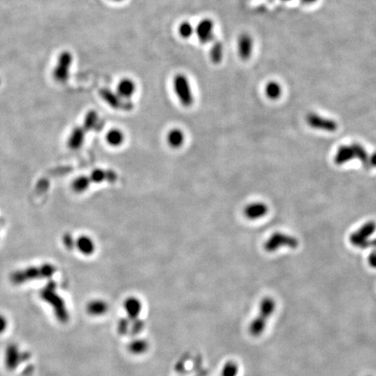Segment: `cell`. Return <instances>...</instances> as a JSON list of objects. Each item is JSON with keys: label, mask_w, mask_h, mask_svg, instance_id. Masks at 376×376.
I'll return each instance as SVG.
<instances>
[{"label": "cell", "mask_w": 376, "mask_h": 376, "mask_svg": "<svg viewBox=\"0 0 376 376\" xmlns=\"http://www.w3.org/2000/svg\"><path fill=\"white\" fill-rule=\"evenodd\" d=\"M298 246L299 241L294 236L282 233H274L264 244V249L266 250L267 253H274L279 248H281L283 246L295 249L297 248Z\"/></svg>", "instance_id": "5b68a950"}, {"label": "cell", "mask_w": 376, "mask_h": 376, "mask_svg": "<svg viewBox=\"0 0 376 376\" xmlns=\"http://www.w3.org/2000/svg\"><path fill=\"white\" fill-rule=\"evenodd\" d=\"M173 86L175 94L184 107H191L193 104V94L191 83L188 76L183 73H177L173 79Z\"/></svg>", "instance_id": "277c9868"}, {"label": "cell", "mask_w": 376, "mask_h": 376, "mask_svg": "<svg viewBox=\"0 0 376 376\" xmlns=\"http://www.w3.org/2000/svg\"><path fill=\"white\" fill-rule=\"evenodd\" d=\"M148 349V342L145 340H135L129 345V350L135 355H141L147 351Z\"/></svg>", "instance_id": "4316f807"}, {"label": "cell", "mask_w": 376, "mask_h": 376, "mask_svg": "<svg viewBox=\"0 0 376 376\" xmlns=\"http://www.w3.org/2000/svg\"><path fill=\"white\" fill-rule=\"evenodd\" d=\"M283 1H290V0H283Z\"/></svg>", "instance_id": "74e56055"}, {"label": "cell", "mask_w": 376, "mask_h": 376, "mask_svg": "<svg viewBox=\"0 0 376 376\" xmlns=\"http://www.w3.org/2000/svg\"><path fill=\"white\" fill-rule=\"evenodd\" d=\"M40 297L43 301L51 306L55 317L60 323L65 324L69 321V313L64 299L57 292V286L53 281L46 284L41 291Z\"/></svg>", "instance_id": "6da1fadb"}, {"label": "cell", "mask_w": 376, "mask_h": 376, "mask_svg": "<svg viewBox=\"0 0 376 376\" xmlns=\"http://www.w3.org/2000/svg\"><path fill=\"white\" fill-rule=\"evenodd\" d=\"M113 1H115V2H120V1H122V0H113Z\"/></svg>", "instance_id": "d590c367"}, {"label": "cell", "mask_w": 376, "mask_h": 376, "mask_svg": "<svg viewBox=\"0 0 376 376\" xmlns=\"http://www.w3.org/2000/svg\"><path fill=\"white\" fill-rule=\"evenodd\" d=\"M99 94L101 96V98L114 109L131 111L134 108L133 103L129 101L128 99L121 98L118 93H113L111 90L106 89V88L101 89L99 92Z\"/></svg>", "instance_id": "ba28073f"}, {"label": "cell", "mask_w": 376, "mask_h": 376, "mask_svg": "<svg viewBox=\"0 0 376 376\" xmlns=\"http://www.w3.org/2000/svg\"><path fill=\"white\" fill-rule=\"evenodd\" d=\"M268 212V206L262 202H254L246 205L244 209V215L251 220L261 219L267 215Z\"/></svg>", "instance_id": "4fadbf2b"}, {"label": "cell", "mask_w": 376, "mask_h": 376, "mask_svg": "<svg viewBox=\"0 0 376 376\" xmlns=\"http://www.w3.org/2000/svg\"><path fill=\"white\" fill-rule=\"evenodd\" d=\"M238 371H239L238 364L233 361H230L225 364V366L223 367L221 376H236L238 374Z\"/></svg>", "instance_id": "f1b7e54d"}, {"label": "cell", "mask_w": 376, "mask_h": 376, "mask_svg": "<svg viewBox=\"0 0 376 376\" xmlns=\"http://www.w3.org/2000/svg\"><path fill=\"white\" fill-rule=\"evenodd\" d=\"M76 246L84 255H92L95 251L94 241L87 235L79 236L76 241Z\"/></svg>", "instance_id": "d6986e66"}, {"label": "cell", "mask_w": 376, "mask_h": 376, "mask_svg": "<svg viewBox=\"0 0 376 376\" xmlns=\"http://www.w3.org/2000/svg\"><path fill=\"white\" fill-rule=\"evenodd\" d=\"M276 308V302L269 296L263 298L260 301L259 314L253 322L250 323L248 331L253 337H260L267 328V322L271 316L274 315Z\"/></svg>", "instance_id": "7a4b0ae2"}, {"label": "cell", "mask_w": 376, "mask_h": 376, "mask_svg": "<svg viewBox=\"0 0 376 376\" xmlns=\"http://www.w3.org/2000/svg\"><path fill=\"white\" fill-rule=\"evenodd\" d=\"M195 34L202 45L208 44L214 38V23L211 18H203L195 27Z\"/></svg>", "instance_id": "30bf717a"}, {"label": "cell", "mask_w": 376, "mask_h": 376, "mask_svg": "<svg viewBox=\"0 0 376 376\" xmlns=\"http://www.w3.org/2000/svg\"><path fill=\"white\" fill-rule=\"evenodd\" d=\"M8 327V321L3 315H0V334L5 331Z\"/></svg>", "instance_id": "1f68e13d"}, {"label": "cell", "mask_w": 376, "mask_h": 376, "mask_svg": "<svg viewBox=\"0 0 376 376\" xmlns=\"http://www.w3.org/2000/svg\"><path fill=\"white\" fill-rule=\"evenodd\" d=\"M136 84L133 79L125 78L121 79L117 86L116 93L125 99H130L136 93Z\"/></svg>", "instance_id": "9a60e30c"}, {"label": "cell", "mask_w": 376, "mask_h": 376, "mask_svg": "<svg viewBox=\"0 0 376 376\" xmlns=\"http://www.w3.org/2000/svg\"><path fill=\"white\" fill-rule=\"evenodd\" d=\"M209 56H210V59L214 64H219L222 61L223 56H224V46L221 42L216 41L212 44V47L210 49Z\"/></svg>", "instance_id": "cb8c5ba5"}, {"label": "cell", "mask_w": 376, "mask_h": 376, "mask_svg": "<svg viewBox=\"0 0 376 376\" xmlns=\"http://www.w3.org/2000/svg\"><path fill=\"white\" fill-rule=\"evenodd\" d=\"M354 154H355V159L359 160L363 163L364 168L369 169V161H370V155L367 153L366 149L358 143L351 144Z\"/></svg>", "instance_id": "603a6c76"}, {"label": "cell", "mask_w": 376, "mask_h": 376, "mask_svg": "<svg viewBox=\"0 0 376 376\" xmlns=\"http://www.w3.org/2000/svg\"><path fill=\"white\" fill-rule=\"evenodd\" d=\"M369 264L371 267L376 268V250H374L369 256Z\"/></svg>", "instance_id": "d6a6232c"}, {"label": "cell", "mask_w": 376, "mask_h": 376, "mask_svg": "<svg viewBox=\"0 0 376 376\" xmlns=\"http://www.w3.org/2000/svg\"><path fill=\"white\" fill-rule=\"evenodd\" d=\"M168 143L172 148L178 149L182 147V145L185 142V135L184 133L179 128H174L169 131L168 134Z\"/></svg>", "instance_id": "ffe728a7"}, {"label": "cell", "mask_w": 376, "mask_h": 376, "mask_svg": "<svg viewBox=\"0 0 376 376\" xmlns=\"http://www.w3.org/2000/svg\"><path fill=\"white\" fill-rule=\"evenodd\" d=\"M98 121H99V116L95 111H90L86 115L84 127L86 128V131L92 130L93 127H96Z\"/></svg>", "instance_id": "83f0119b"}, {"label": "cell", "mask_w": 376, "mask_h": 376, "mask_svg": "<svg viewBox=\"0 0 376 376\" xmlns=\"http://www.w3.org/2000/svg\"><path fill=\"white\" fill-rule=\"evenodd\" d=\"M86 129L85 127H77L72 132V136L69 139V147L73 149H78L82 145Z\"/></svg>", "instance_id": "44dd1931"}, {"label": "cell", "mask_w": 376, "mask_h": 376, "mask_svg": "<svg viewBox=\"0 0 376 376\" xmlns=\"http://www.w3.org/2000/svg\"><path fill=\"white\" fill-rule=\"evenodd\" d=\"M90 185L91 183H90L89 179L88 177L84 176V177L77 179L75 182H73V189L78 192H82L86 191V189L89 188Z\"/></svg>", "instance_id": "f546056e"}, {"label": "cell", "mask_w": 376, "mask_h": 376, "mask_svg": "<svg viewBox=\"0 0 376 376\" xmlns=\"http://www.w3.org/2000/svg\"><path fill=\"white\" fill-rule=\"evenodd\" d=\"M86 309L87 314L91 316H101L106 315L109 309V306L106 301L103 300H93L87 303Z\"/></svg>", "instance_id": "e0dca14e"}, {"label": "cell", "mask_w": 376, "mask_h": 376, "mask_svg": "<svg viewBox=\"0 0 376 376\" xmlns=\"http://www.w3.org/2000/svg\"><path fill=\"white\" fill-rule=\"evenodd\" d=\"M307 123L309 127L317 130L326 131V132H335L338 128V125L335 120L321 116L317 113H308L306 118Z\"/></svg>", "instance_id": "8fae6325"}, {"label": "cell", "mask_w": 376, "mask_h": 376, "mask_svg": "<svg viewBox=\"0 0 376 376\" xmlns=\"http://www.w3.org/2000/svg\"><path fill=\"white\" fill-rule=\"evenodd\" d=\"M30 358L27 352H21L17 344L11 343L7 346L4 352V365L7 370L12 371L17 369L20 363Z\"/></svg>", "instance_id": "8992f818"}, {"label": "cell", "mask_w": 376, "mask_h": 376, "mask_svg": "<svg viewBox=\"0 0 376 376\" xmlns=\"http://www.w3.org/2000/svg\"><path fill=\"white\" fill-rule=\"evenodd\" d=\"M129 324H130V322L127 319L120 320L118 324V332L120 335H124L127 334V332L129 330Z\"/></svg>", "instance_id": "4dcf8cb0"}, {"label": "cell", "mask_w": 376, "mask_h": 376, "mask_svg": "<svg viewBox=\"0 0 376 376\" xmlns=\"http://www.w3.org/2000/svg\"><path fill=\"white\" fill-rule=\"evenodd\" d=\"M376 168V152L374 154L370 155V161H369V169L370 168Z\"/></svg>", "instance_id": "836d02e7"}, {"label": "cell", "mask_w": 376, "mask_h": 376, "mask_svg": "<svg viewBox=\"0 0 376 376\" xmlns=\"http://www.w3.org/2000/svg\"><path fill=\"white\" fill-rule=\"evenodd\" d=\"M317 0H302V2L305 3H315Z\"/></svg>", "instance_id": "e575fe53"}, {"label": "cell", "mask_w": 376, "mask_h": 376, "mask_svg": "<svg viewBox=\"0 0 376 376\" xmlns=\"http://www.w3.org/2000/svg\"><path fill=\"white\" fill-rule=\"evenodd\" d=\"M253 38L249 33L242 32L239 35L237 41V51L239 58L244 61L248 60L253 55Z\"/></svg>", "instance_id": "7c38bea8"}, {"label": "cell", "mask_w": 376, "mask_h": 376, "mask_svg": "<svg viewBox=\"0 0 376 376\" xmlns=\"http://www.w3.org/2000/svg\"><path fill=\"white\" fill-rule=\"evenodd\" d=\"M355 160V154L353 151L351 145L349 146H342L339 147L338 150L336 152L334 161L336 165L341 166L348 163L349 161Z\"/></svg>", "instance_id": "ac0fdd59"}, {"label": "cell", "mask_w": 376, "mask_h": 376, "mask_svg": "<svg viewBox=\"0 0 376 376\" xmlns=\"http://www.w3.org/2000/svg\"><path fill=\"white\" fill-rule=\"evenodd\" d=\"M124 134L119 129H112L106 134V141L112 147H119L124 142Z\"/></svg>", "instance_id": "d4e9b609"}, {"label": "cell", "mask_w": 376, "mask_h": 376, "mask_svg": "<svg viewBox=\"0 0 376 376\" xmlns=\"http://www.w3.org/2000/svg\"><path fill=\"white\" fill-rule=\"evenodd\" d=\"M124 307L127 311L128 319L130 320L129 322H132V324L140 321L139 316L142 310V304L139 299L135 297L127 298L124 303Z\"/></svg>", "instance_id": "5bb4252c"}, {"label": "cell", "mask_w": 376, "mask_h": 376, "mask_svg": "<svg viewBox=\"0 0 376 376\" xmlns=\"http://www.w3.org/2000/svg\"><path fill=\"white\" fill-rule=\"evenodd\" d=\"M198 376H204V375H203V373H201L200 375H198Z\"/></svg>", "instance_id": "8d00e7d4"}, {"label": "cell", "mask_w": 376, "mask_h": 376, "mask_svg": "<svg viewBox=\"0 0 376 376\" xmlns=\"http://www.w3.org/2000/svg\"><path fill=\"white\" fill-rule=\"evenodd\" d=\"M56 272V267L51 264H44L39 267H31L14 272L10 275V281L14 285L25 283L29 281L52 277Z\"/></svg>", "instance_id": "3957f363"}, {"label": "cell", "mask_w": 376, "mask_h": 376, "mask_svg": "<svg viewBox=\"0 0 376 376\" xmlns=\"http://www.w3.org/2000/svg\"><path fill=\"white\" fill-rule=\"evenodd\" d=\"M265 93L268 99L277 100L282 94V87L276 81H269L265 86Z\"/></svg>", "instance_id": "7402d4cb"}, {"label": "cell", "mask_w": 376, "mask_h": 376, "mask_svg": "<svg viewBox=\"0 0 376 376\" xmlns=\"http://www.w3.org/2000/svg\"><path fill=\"white\" fill-rule=\"evenodd\" d=\"M90 183H101V182H115L118 179L115 172L113 170H103V169H97L90 175Z\"/></svg>", "instance_id": "2e32d148"}, {"label": "cell", "mask_w": 376, "mask_h": 376, "mask_svg": "<svg viewBox=\"0 0 376 376\" xmlns=\"http://www.w3.org/2000/svg\"><path fill=\"white\" fill-rule=\"evenodd\" d=\"M194 32L195 28H193L192 24L190 22L183 21L181 24H179L178 33L181 38L188 39V38H191Z\"/></svg>", "instance_id": "484cf974"}, {"label": "cell", "mask_w": 376, "mask_h": 376, "mask_svg": "<svg viewBox=\"0 0 376 376\" xmlns=\"http://www.w3.org/2000/svg\"><path fill=\"white\" fill-rule=\"evenodd\" d=\"M72 55L70 51H63L59 55L58 64L53 70V78L57 82L65 83L68 80L70 68L72 66Z\"/></svg>", "instance_id": "52a82bcc"}, {"label": "cell", "mask_w": 376, "mask_h": 376, "mask_svg": "<svg viewBox=\"0 0 376 376\" xmlns=\"http://www.w3.org/2000/svg\"><path fill=\"white\" fill-rule=\"evenodd\" d=\"M376 224L374 221H369L364 224L359 229L350 235L349 240L353 246L363 248V246L369 241L371 236L376 232Z\"/></svg>", "instance_id": "9c48e42d"}]
</instances>
